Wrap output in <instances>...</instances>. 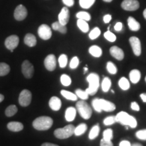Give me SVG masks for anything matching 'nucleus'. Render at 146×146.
<instances>
[{"mask_svg":"<svg viewBox=\"0 0 146 146\" xmlns=\"http://www.w3.org/2000/svg\"><path fill=\"white\" fill-rule=\"evenodd\" d=\"M91 104L95 110L99 113L102 112V111L111 112L116 110V106L113 102L105 99L94 98L91 102Z\"/></svg>","mask_w":146,"mask_h":146,"instance_id":"nucleus-1","label":"nucleus"},{"mask_svg":"<svg viewBox=\"0 0 146 146\" xmlns=\"http://www.w3.org/2000/svg\"><path fill=\"white\" fill-rule=\"evenodd\" d=\"M116 118V123H119L124 126H127V127L135 129L137 125V122L136 118L133 117L131 115H129L127 112L121 111L118 112L117 114L115 116Z\"/></svg>","mask_w":146,"mask_h":146,"instance_id":"nucleus-2","label":"nucleus"},{"mask_svg":"<svg viewBox=\"0 0 146 146\" xmlns=\"http://www.w3.org/2000/svg\"><path fill=\"white\" fill-rule=\"evenodd\" d=\"M86 79L89 83V87L85 91L89 96H94L100 87V76L97 73L92 72L87 76Z\"/></svg>","mask_w":146,"mask_h":146,"instance_id":"nucleus-3","label":"nucleus"},{"mask_svg":"<svg viewBox=\"0 0 146 146\" xmlns=\"http://www.w3.org/2000/svg\"><path fill=\"white\" fill-rule=\"evenodd\" d=\"M53 125V119L49 116H40L33 123V126L38 131H46Z\"/></svg>","mask_w":146,"mask_h":146,"instance_id":"nucleus-4","label":"nucleus"},{"mask_svg":"<svg viewBox=\"0 0 146 146\" xmlns=\"http://www.w3.org/2000/svg\"><path fill=\"white\" fill-rule=\"evenodd\" d=\"M76 110L79 113L80 116L85 120H88L92 115V109L90 106L84 100L77 102L76 104Z\"/></svg>","mask_w":146,"mask_h":146,"instance_id":"nucleus-5","label":"nucleus"},{"mask_svg":"<svg viewBox=\"0 0 146 146\" xmlns=\"http://www.w3.org/2000/svg\"><path fill=\"white\" fill-rule=\"evenodd\" d=\"M74 129H75V127H74V125H66L64 128H60V129H56L54 131V135L56 138L60 139H68L74 135Z\"/></svg>","mask_w":146,"mask_h":146,"instance_id":"nucleus-6","label":"nucleus"},{"mask_svg":"<svg viewBox=\"0 0 146 146\" xmlns=\"http://www.w3.org/2000/svg\"><path fill=\"white\" fill-rule=\"evenodd\" d=\"M32 100V94L30 91L27 89H24L21 92L18 98L20 105L21 106L27 107L29 106Z\"/></svg>","mask_w":146,"mask_h":146,"instance_id":"nucleus-7","label":"nucleus"},{"mask_svg":"<svg viewBox=\"0 0 146 146\" xmlns=\"http://www.w3.org/2000/svg\"><path fill=\"white\" fill-rule=\"evenodd\" d=\"M22 72L23 75L27 78L33 77L34 74V67L29 60H25L22 64Z\"/></svg>","mask_w":146,"mask_h":146,"instance_id":"nucleus-8","label":"nucleus"},{"mask_svg":"<svg viewBox=\"0 0 146 146\" xmlns=\"http://www.w3.org/2000/svg\"><path fill=\"white\" fill-rule=\"evenodd\" d=\"M38 35L41 39L43 40H48L52 37V29L48 25H41L38 29Z\"/></svg>","mask_w":146,"mask_h":146,"instance_id":"nucleus-9","label":"nucleus"},{"mask_svg":"<svg viewBox=\"0 0 146 146\" xmlns=\"http://www.w3.org/2000/svg\"><path fill=\"white\" fill-rule=\"evenodd\" d=\"M129 43L132 47L133 54L136 56H139L141 54V41L137 36H131L129 39Z\"/></svg>","mask_w":146,"mask_h":146,"instance_id":"nucleus-10","label":"nucleus"},{"mask_svg":"<svg viewBox=\"0 0 146 146\" xmlns=\"http://www.w3.org/2000/svg\"><path fill=\"white\" fill-rule=\"evenodd\" d=\"M28 12L27 8L23 5H19L16 7L14 10V18L18 21H22L27 18Z\"/></svg>","mask_w":146,"mask_h":146,"instance_id":"nucleus-11","label":"nucleus"},{"mask_svg":"<svg viewBox=\"0 0 146 146\" xmlns=\"http://www.w3.org/2000/svg\"><path fill=\"white\" fill-rule=\"evenodd\" d=\"M121 7L127 11H135L139 8V3L137 0H124L121 3Z\"/></svg>","mask_w":146,"mask_h":146,"instance_id":"nucleus-12","label":"nucleus"},{"mask_svg":"<svg viewBox=\"0 0 146 146\" xmlns=\"http://www.w3.org/2000/svg\"><path fill=\"white\" fill-rule=\"evenodd\" d=\"M18 43H19V37L17 35H11L5 41V45L7 49L9 50H14L16 47H17Z\"/></svg>","mask_w":146,"mask_h":146,"instance_id":"nucleus-13","label":"nucleus"},{"mask_svg":"<svg viewBox=\"0 0 146 146\" xmlns=\"http://www.w3.org/2000/svg\"><path fill=\"white\" fill-rule=\"evenodd\" d=\"M56 64L57 61L54 54L48 55L44 60L45 67L49 71H54L56 68Z\"/></svg>","mask_w":146,"mask_h":146,"instance_id":"nucleus-14","label":"nucleus"},{"mask_svg":"<svg viewBox=\"0 0 146 146\" xmlns=\"http://www.w3.org/2000/svg\"><path fill=\"white\" fill-rule=\"evenodd\" d=\"M70 19V12L67 7H64L58 14V22L63 25H66Z\"/></svg>","mask_w":146,"mask_h":146,"instance_id":"nucleus-15","label":"nucleus"},{"mask_svg":"<svg viewBox=\"0 0 146 146\" xmlns=\"http://www.w3.org/2000/svg\"><path fill=\"white\" fill-rule=\"evenodd\" d=\"M110 54L113 58L118 60H123L125 57L123 50L117 46H112L110 49Z\"/></svg>","mask_w":146,"mask_h":146,"instance_id":"nucleus-16","label":"nucleus"},{"mask_svg":"<svg viewBox=\"0 0 146 146\" xmlns=\"http://www.w3.org/2000/svg\"><path fill=\"white\" fill-rule=\"evenodd\" d=\"M49 106H50V108L54 111H58L61 108L62 106V102L60 98L58 97L54 96L51 98L49 102Z\"/></svg>","mask_w":146,"mask_h":146,"instance_id":"nucleus-17","label":"nucleus"},{"mask_svg":"<svg viewBox=\"0 0 146 146\" xmlns=\"http://www.w3.org/2000/svg\"><path fill=\"white\" fill-rule=\"evenodd\" d=\"M128 26L131 31H138L141 28V25L132 16H129L127 19Z\"/></svg>","mask_w":146,"mask_h":146,"instance_id":"nucleus-18","label":"nucleus"},{"mask_svg":"<svg viewBox=\"0 0 146 146\" xmlns=\"http://www.w3.org/2000/svg\"><path fill=\"white\" fill-rule=\"evenodd\" d=\"M141 77V72L137 69H134L129 72V78L130 81L133 84H137L139 83Z\"/></svg>","mask_w":146,"mask_h":146,"instance_id":"nucleus-19","label":"nucleus"},{"mask_svg":"<svg viewBox=\"0 0 146 146\" xmlns=\"http://www.w3.org/2000/svg\"><path fill=\"white\" fill-rule=\"evenodd\" d=\"M76 115V110L74 107H69L66 110L65 118L66 121L72 122L74 120Z\"/></svg>","mask_w":146,"mask_h":146,"instance_id":"nucleus-20","label":"nucleus"},{"mask_svg":"<svg viewBox=\"0 0 146 146\" xmlns=\"http://www.w3.org/2000/svg\"><path fill=\"white\" fill-rule=\"evenodd\" d=\"M7 127L9 130L13 132H19L24 129L23 123H19V122H10L8 124Z\"/></svg>","mask_w":146,"mask_h":146,"instance_id":"nucleus-21","label":"nucleus"},{"mask_svg":"<svg viewBox=\"0 0 146 146\" xmlns=\"http://www.w3.org/2000/svg\"><path fill=\"white\" fill-rule=\"evenodd\" d=\"M24 42L29 47H34L36 44V36L31 33L27 34L24 39Z\"/></svg>","mask_w":146,"mask_h":146,"instance_id":"nucleus-22","label":"nucleus"},{"mask_svg":"<svg viewBox=\"0 0 146 146\" xmlns=\"http://www.w3.org/2000/svg\"><path fill=\"white\" fill-rule=\"evenodd\" d=\"M89 52L91 56L95 58H100L102 55V50L101 47L98 45H92L89 47Z\"/></svg>","mask_w":146,"mask_h":146,"instance_id":"nucleus-23","label":"nucleus"},{"mask_svg":"<svg viewBox=\"0 0 146 146\" xmlns=\"http://www.w3.org/2000/svg\"><path fill=\"white\" fill-rule=\"evenodd\" d=\"M118 86L120 87V88L122 90L127 91L130 88L131 85L129 80H128L126 77H125V76H123V77L120 78L119 81H118Z\"/></svg>","mask_w":146,"mask_h":146,"instance_id":"nucleus-24","label":"nucleus"},{"mask_svg":"<svg viewBox=\"0 0 146 146\" xmlns=\"http://www.w3.org/2000/svg\"><path fill=\"white\" fill-rule=\"evenodd\" d=\"M87 130V125L85 123H81L78 125L77 127L74 129V135L76 136H81L86 132Z\"/></svg>","mask_w":146,"mask_h":146,"instance_id":"nucleus-25","label":"nucleus"},{"mask_svg":"<svg viewBox=\"0 0 146 146\" xmlns=\"http://www.w3.org/2000/svg\"><path fill=\"white\" fill-rule=\"evenodd\" d=\"M100 131V127L99 125H96L91 128V129L89 131V139L91 140L95 139L99 135Z\"/></svg>","mask_w":146,"mask_h":146,"instance_id":"nucleus-26","label":"nucleus"},{"mask_svg":"<svg viewBox=\"0 0 146 146\" xmlns=\"http://www.w3.org/2000/svg\"><path fill=\"white\" fill-rule=\"evenodd\" d=\"M52 28L54 31H57L62 34H66L67 33V28L65 25H62L59 22H55L52 25Z\"/></svg>","mask_w":146,"mask_h":146,"instance_id":"nucleus-27","label":"nucleus"},{"mask_svg":"<svg viewBox=\"0 0 146 146\" xmlns=\"http://www.w3.org/2000/svg\"><path fill=\"white\" fill-rule=\"evenodd\" d=\"M102 89L104 92L107 93L112 86V81H111L110 78L108 77H104V79L102 80Z\"/></svg>","mask_w":146,"mask_h":146,"instance_id":"nucleus-28","label":"nucleus"},{"mask_svg":"<svg viewBox=\"0 0 146 146\" xmlns=\"http://www.w3.org/2000/svg\"><path fill=\"white\" fill-rule=\"evenodd\" d=\"M60 94H61V95L64 98L68 100H71V101H76L77 100L78 97L76 96V95L70 92V91L66 90H62L60 91Z\"/></svg>","mask_w":146,"mask_h":146,"instance_id":"nucleus-29","label":"nucleus"},{"mask_svg":"<svg viewBox=\"0 0 146 146\" xmlns=\"http://www.w3.org/2000/svg\"><path fill=\"white\" fill-rule=\"evenodd\" d=\"M77 27L78 29L83 33H87L89 31V26L87 21H83L81 19H78L77 21Z\"/></svg>","mask_w":146,"mask_h":146,"instance_id":"nucleus-30","label":"nucleus"},{"mask_svg":"<svg viewBox=\"0 0 146 146\" xmlns=\"http://www.w3.org/2000/svg\"><path fill=\"white\" fill-rule=\"evenodd\" d=\"M10 67L6 63H0V76H5L10 72Z\"/></svg>","mask_w":146,"mask_h":146,"instance_id":"nucleus-31","label":"nucleus"},{"mask_svg":"<svg viewBox=\"0 0 146 146\" xmlns=\"http://www.w3.org/2000/svg\"><path fill=\"white\" fill-rule=\"evenodd\" d=\"M18 112V108L15 105H11L10 106L7 108L5 110V115H6L8 117H11V116H13L14 114H16Z\"/></svg>","mask_w":146,"mask_h":146,"instance_id":"nucleus-32","label":"nucleus"},{"mask_svg":"<svg viewBox=\"0 0 146 146\" xmlns=\"http://www.w3.org/2000/svg\"><path fill=\"white\" fill-rule=\"evenodd\" d=\"M60 82H61L62 85H64V86L68 87L71 85L72 80H71V78L68 75L64 74L60 76Z\"/></svg>","mask_w":146,"mask_h":146,"instance_id":"nucleus-33","label":"nucleus"},{"mask_svg":"<svg viewBox=\"0 0 146 146\" xmlns=\"http://www.w3.org/2000/svg\"><path fill=\"white\" fill-rule=\"evenodd\" d=\"M95 1H96V0H79V4L81 8L84 9H89L94 5Z\"/></svg>","mask_w":146,"mask_h":146,"instance_id":"nucleus-34","label":"nucleus"},{"mask_svg":"<svg viewBox=\"0 0 146 146\" xmlns=\"http://www.w3.org/2000/svg\"><path fill=\"white\" fill-rule=\"evenodd\" d=\"M106 70L111 74H116L118 71V69L116 68V65L113 62H107Z\"/></svg>","mask_w":146,"mask_h":146,"instance_id":"nucleus-35","label":"nucleus"},{"mask_svg":"<svg viewBox=\"0 0 146 146\" xmlns=\"http://www.w3.org/2000/svg\"><path fill=\"white\" fill-rule=\"evenodd\" d=\"M101 34V31L98 27H95L93 30L91 31V32L89 34V37L91 40H94L97 39Z\"/></svg>","mask_w":146,"mask_h":146,"instance_id":"nucleus-36","label":"nucleus"},{"mask_svg":"<svg viewBox=\"0 0 146 146\" xmlns=\"http://www.w3.org/2000/svg\"><path fill=\"white\" fill-rule=\"evenodd\" d=\"M58 62L60 68H64L66 66L67 63H68V57L66 54L60 55L59 58H58Z\"/></svg>","mask_w":146,"mask_h":146,"instance_id":"nucleus-37","label":"nucleus"},{"mask_svg":"<svg viewBox=\"0 0 146 146\" xmlns=\"http://www.w3.org/2000/svg\"><path fill=\"white\" fill-rule=\"evenodd\" d=\"M75 94L78 98H79L80 99L82 100H87L89 98V94L86 92V91L81 90V89H77L75 90Z\"/></svg>","mask_w":146,"mask_h":146,"instance_id":"nucleus-38","label":"nucleus"},{"mask_svg":"<svg viewBox=\"0 0 146 146\" xmlns=\"http://www.w3.org/2000/svg\"><path fill=\"white\" fill-rule=\"evenodd\" d=\"M78 19H81L85 21H89L91 20V15L87 12H79L76 14Z\"/></svg>","mask_w":146,"mask_h":146,"instance_id":"nucleus-39","label":"nucleus"},{"mask_svg":"<svg viewBox=\"0 0 146 146\" xmlns=\"http://www.w3.org/2000/svg\"><path fill=\"white\" fill-rule=\"evenodd\" d=\"M113 138V131L112 129H107L103 132V139L107 141H112Z\"/></svg>","mask_w":146,"mask_h":146,"instance_id":"nucleus-40","label":"nucleus"},{"mask_svg":"<svg viewBox=\"0 0 146 146\" xmlns=\"http://www.w3.org/2000/svg\"><path fill=\"white\" fill-rule=\"evenodd\" d=\"M104 37L106 38V39L108 40V41L110 42H114L116 40V36L115 35L112 33L111 31H110L108 30V31L104 33Z\"/></svg>","mask_w":146,"mask_h":146,"instance_id":"nucleus-41","label":"nucleus"},{"mask_svg":"<svg viewBox=\"0 0 146 146\" xmlns=\"http://www.w3.org/2000/svg\"><path fill=\"white\" fill-rule=\"evenodd\" d=\"M116 122V118L114 116H108L104 120L103 123L104 125L106 126H110V125H112L113 124H114Z\"/></svg>","mask_w":146,"mask_h":146,"instance_id":"nucleus-42","label":"nucleus"},{"mask_svg":"<svg viewBox=\"0 0 146 146\" xmlns=\"http://www.w3.org/2000/svg\"><path fill=\"white\" fill-rule=\"evenodd\" d=\"M135 136L139 139L146 141V129L137 131L135 133Z\"/></svg>","mask_w":146,"mask_h":146,"instance_id":"nucleus-43","label":"nucleus"},{"mask_svg":"<svg viewBox=\"0 0 146 146\" xmlns=\"http://www.w3.org/2000/svg\"><path fill=\"white\" fill-rule=\"evenodd\" d=\"M78 64H79V60L78 58L76 56H74L72 58V60H70V68L71 69H75L78 67Z\"/></svg>","mask_w":146,"mask_h":146,"instance_id":"nucleus-44","label":"nucleus"},{"mask_svg":"<svg viewBox=\"0 0 146 146\" xmlns=\"http://www.w3.org/2000/svg\"><path fill=\"white\" fill-rule=\"evenodd\" d=\"M100 146H114V145H113L112 141H107L102 138L100 141Z\"/></svg>","mask_w":146,"mask_h":146,"instance_id":"nucleus-45","label":"nucleus"},{"mask_svg":"<svg viewBox=\"0 0 146 146\" xmlns=\"http://www.w3.org/2000/svg\"><path fill=\"white\" fill-rule=\"evenodd\" d=\"M131 108L133 110L136 111V112H139L140 110V107L139 106L136 102H131Z\"/></svg>","mask_w":146,"mask_h":146,"instance_id":"nucleus-46","label":"nucleus"},{"mask_svg":"<svg viewBox=\"0 0 146 146\" xmlns=\"http://www.w3.org/2000/svg\"><path fill=\"white\" fill-rule=\"evenodd\" d=\"M123 23H120V22H118V23L115 25L114 29L116 31L120 32V31H121L122 29H123Z\"/></svg>","mask_w":146,"mask_h":146,"instance_id":"nucleus-47","label":"nucleus"},{"mask_svg":"<svg viewBox=\"0 0 146 146\" xmlns=\"http://www.w3.org/2000/svg\"><path fill=\"white\" fill-rule=\"evenodd\" d=\"M62 2L67 7H72L74 4V0H62Z\"/></svg>","mask_w":146,"mask_h":146,"instance_id":"nucleus-48","label":"nucleus"},{"mask_svg":"<svg viewBox=\"0 0 146 146\" xmlns=\"http://www.w3.org/2000/svg\"><path fill=\"white\" fill-rule=\"evenodd\" d=\"M103 20H104V23L106 24L109 23L111 20H112V16L110 15V14H106V15L104 16Z\"/></svg>","mask_w":146,"mask_h":146,"instance_id":"nucleus-49","label":"nucleus"},{"mask_svg":"<svg viewBox=\"0 0 146 146\" xmlns=\"http://www.w3.org/2000/svg\"><path fill=\"white\" fill-rule=\"evenodd\" d=\"M119 146H131V143L127 140H123L120 142Z\"/></svg>","mask_w":146,"mask_h":146,"instance_id":"nucleus-50","label":"nucleus"},{"mask_svg":"<svg viewBox=\"0 0 146 146\" xmlns=\"http://www.w3.org/2000/svg\"><path fill=\"white\" fill-rule=\"evenodd\" d=\"M140 98L142 100V102H144V103H146V94L145 93H143V94H141L140 95Z\"/></svg>","mask_w":146,"mask_h":146,"instance_id":"nucleus-51","label":"nucleus"},{"mask_svg":"<svg viewBox=\"0 0 146 146\" xmlns=\"http://www.w3.org/2000/svg\"><path fill=\"white\" fill-rule=\"evenodd\" d=\"M41 146H59L56 144L52 143H44L41 145Z\"/></svg>","mask_w":146,"mask_h":146,"instance_id":"nucleus-52","label":"nucleus"},{"mask_svg":"<svg viewBox=\"0 0 146 146\" xmlns=\"http://www.w3.org/2000/svg\"><path fill=\"white\" fill-rule=\"evenodd\" d=\"M3 100H4V96H3L2 94H0V103H1V102H3Z\"/></svg>","mask_w":146,"mask_h":146,"instance_id":"nucleus-53","label":"nucleus"},{"mask_svg":"<svg viewBox=\"0 0 146 146\" xmlns=\"http://www.w3.org/2000/svg\"><path fill=\"white\" fill-rule=\"evenodd\" d=\"M131 146H143V145H142L141 143H135L132 144V145H131Z\"/></svg>","mask_w":146,"mask_h":146,"instance_id":"nucleus-54","label":"nucleus"},{"mask_svg":"<svg viewBox=\"0 0 146 146\" xmlns=\"http://www.w3.org/2000/svg\"><path fill=\"white\" fill-rule=\"evenodd\" d=\"M143 15L144 18H145V19L146 20V9H145V10H144L143 12Z\"/></svg>","mask_w":146,"mask_h":146,"instance_id":"nucleus-55","label":"nucleus"},{"mask_svg":"<svg viewBox=\"0 0 146 146\" xmlns=\"http://www.w3.org/2000/svg\"><path fill=\"white\" fill-rule=\"evenodd\" d=\"M87 66H86V67H85V68H84V74H85V73L87 72V71L88 70V68H87Z\"/></svg>","mask_w":146,"mask_h":146,"instance_id":"nucleus-56","label":"nucleus"},{"mask_svg":"<svg viewBox=\"0 0 146 146\" xmlns=\"http://www.w3.org/2000/svg\"><path fill=\"white\" fill-rule=\"evenodd\" d=\"M104 1H105V2H108V3H109V2H111V1H112V0H103Z\"/></svg>","mask_w":146,"mask_h":146,"instance_id":"nucleus-57","label":"nucleus"},{"mask_svg":"<svg viewBox=\"0 0 146 146\" xmlns=\"http://www.w3.org/2000/svg\"><path fill=\"white\" fill-rule=\"evenodd\" d=\"M111 92L113 93V94H114V90H111Z\"/></svg>","mask_w":146,"mask_h":146,"instance_id":"nucleus-58","label":"nucleus"},{"mask_svg":"<svg viewBox=\"0 0 146 146\" xmlns=\"http://www.w3.org/2000/svg\"><path fill=\"white\" fill-rule=\"evenodd\" d=\"M145 82H146V76H145Z\"/></svg>","mask_w":146,"mask_h":146,"instance_id":"nucleus-59","label":"nucleus"}]
</instances>
